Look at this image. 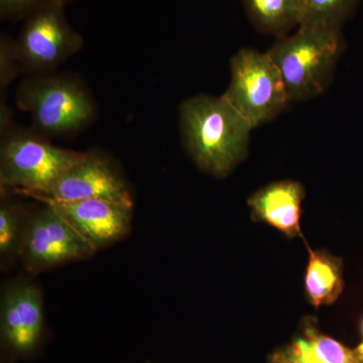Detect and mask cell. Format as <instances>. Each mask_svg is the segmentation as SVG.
I'll return each mask as SVG.
<instances>
[{
    "label": "cell",
    "mask_w": 363,
    "mask_h": 363,
    "mask_svg": "<svg viewBox=\"0 0 363 363\" xmlns=\"http://www.w3.org/2000/svg\"><path fill=\"white\" fill-rule=\"evenodd\" d=\"M179 114L184 145L201 171L224 178L247 157L252 126L223 95L189 98Z\"/></svg>",
    "instance_id": "1"
},
{
    "label": "cell",
    "mask_w": 363,
    "mask_h": 363,
    "mask_svg": "<svg viewBox=\"0 0 363 363\" xmlns=\"http://www.w3.org/2000/svg\"><path fill=\"white\" fill-rule=\"evenodd\" d=\"M342 50L341 32L301 26L292 35L277 38L267 54L278 69L291 104L325 92Z\"/></svg>",
    "instance_id": "2"
},
{
    "label": "cell",
    "mask_w": 363,
    "mask_h": 363,
    "mask_svg": "<svg viewBox=\"0 0 363 363\" xmlns=\"http://www.w3.org/2000/svg\"><path fill=\"white\" fill-rule=\"evenodd\" d=\"M84 154L55 147L37 131L11 124L1 133V196H30L44 192Z\"/></svg>",
    "instance_id": "3"
},
{
    "label": "cell",
    "mask_w": 363,
    "mask_h": 363,
    "mask_svg": "<svg viewBox=\"0 0 363 363\" xmlns=\"http://www.w3.org/2000/svg\"><path fill=\"white\" fill-rule=\"evenodd\" d=\"M16 104L42 135H67L89 125L96 113L90 93L69 76L35 75L18 86Z\"/></svg>",
    "instance_id": "4"
},
{
    "label": "cell",
    "mask_w": 363,
    "mask_h": 363,
    "mask_svg": "<svg viewBox=\"0 0 363 363\" xmlns=\"http://www.w3.org/2000/svg\"><path fill=\"white\" fill-rule=\"evenodd\" d=\"M230 71L223 97L252 128L272 121L290 104L278 69L267 52L240 50L230 60Z\"/></svg>",
    "instance_id": "5"
},
{
    "label": "cell",
    "mask_w": 363,
    "mask_h": 363,
    "mask_svg": "<svg viewBox=\"0 0 363 363\" xmlns=\"http://www.w3.org/2000/svg\"><path fill=\"white\" fill-rule=\"evenodd\" d=\"M44 207L28 215L18 259L28 272H39L90 259L97 252L56 208Z\"/></svg>",
    "instance_id": "6"
},
{
    "label": "cell",
    "mask_w": 363,
    "mask_h": 363,
    "mask_svg": "<svg viewBox=\"0 0 363 363\" xmlns=\"http://www.w3.org/2000/svg\"><path fill=\"white\" fill-rule=\"evenodd\" d=\"M16 44L23 72L45 75L80 51L84 39L54 1L26 18Z\"/></svg>",
    "instance_id": "7"
},
{
    "label": "cell",
    "mask_w": 363,
    "mask_h": 363,
    "mask_svg": "<svg viewBox=\"0 0 363 363\" xmlns=\"http://www.w3.org/2000/svg\"><path fill=\"white\" fill-rule=\"evenodd\" d=\"M45 333L42 290L30 279H13L2 291L0 300L2 347L13 357H32L42 347Z\"/></svg>",
    "instance_id": "8"
},
{
    "label": "cell",
    "mask_w": 363,
    "mask_h": 363,
    "mask_svg": "<svg viewBox=\"0 0 363 363\" xmlns=\"http://www.w3.org/2000/svg\"><path fill=\"white\" fill-rule=\"evenodd\" d=\"M26 197L47 198L59 202L102 199L133 207L130 185L116 162L94 150L85 152L80 161L67 169L44 192Z\"/></svg>",
    "instance_id": "9"
},
{
    "label": "cell",
    "mask_w": 363,
    "mask_h": 363,
    "mask_svg": "<svg viewBox=\"0 0 363 363\" xmlns=\"http://www.w3.org/2000/svg\"><path fill=\"white\" fill-rule=\"evenodd\" d=\"M35 200L56 208L95 250H104L124 240L131 230L133 207L102 199L59 202Z\"/></svg>",
    "instance_id": "10"
},
{
    "label": "cell",
    "mask_w": 363,
    "mask_h": 363,
    "mask_svg": "<svg viewBox=\"0 0 363 363\" xmlns=\"http://www.w3.org/2000/svg\"><path fill=\"white\" fill-rule=\"evenodd\" d=\"M305 188L300 182L281 180L269 184L247 200L252 220L274 227L286 238H303L301 230Z\"/></svg>",
    "instance_id": "11"
},
{
    "label": "cell",
    "mask_w": 363,
    "mask_h": 363,
    "mask_svg": "<svg viewBox=\"0 0 363 363\" xmlns=\"http://www.w3.org/2000/svg\"><path fill=\"white\" fill-rule=\"evenodd\" d=\"M269 363H363L355 350L319 328L316 318L306 316L290 342L274 350Z\"/></svg>",
    "instance_id": "12"
},
{
    "label": "cell",
    "mask_w": 363,
    "mask_h": 363,
    "mask_svg": "<svg viewBox=\"0 0 363 363\" xmlns=\"http://www.w3.org/2000/svg\"><path fill=\"white\" fill-rule=\"evenodd\" d=\"M309 252L304 278L305 297L319 309L338 300L344 289L343 260L326 250H312Z\"/></svg>",
    "instance_id": "13"
},
{
    "label": "cell",
    "mask_w": 363,
    "mask_h": 363,
    "mask_svg": "<svg viewBox=\"0 0 363 363\" xmlns=\"http://www.w3.org/2000/svg\"><path fill=\"white\" fill-rule=\"evenodd\" d=\"M242 4L252 26L277 38L288 35L304 20L305 0H242Z\"/></svg>",
    "instance_id": "14"
},
{
    "label": "cell",
    "mask_w": 363,
    "mask_h": 363,
    "mask_svg": "<svg viewBox=\"0 0 363 363\" xmlns=\"http://www.w3.org/2000/svg\"><path fill=\"white\" fill-rule=\"evenodd\" d=\"M28 215L18 203L2 196L0 204V259L6 266L18 257Z\"/></svg>",
    "instance_id": "15"
},
{
    "label": "cell",
    "mask_w": 363,
    "mask_h": 363,
    "mask_svg": "<svg viewBox=\"0 0 363 363\" xmlns=\"http://www.w3.org/2000/svg\"><path fill=\"white\" fill-rule=\"evenodd\" d=\"M362 0H305L302 25L341 32Z\"/></svg>",
    "instance_id": "16"
},
{
    "label": "cell",
    "mask_w": 363,
    "mask_h": 363,
    "mask_svg": "<svg viewBox=\"0 0 363 363\" xmlns=\"http://www.w3.org/2000/svg\"><path fill=\"white\" fill-rule=\"evenodd\" d=\"M23 72L16 40L1 33L0 37V91H6L9 84Z\"/></svg>",
    "instance_id": "17"
},
{
    "label": "cell",
    "mask_w": 363,
    "mask_h": 363,
    "mask_svg": "<svg viewBox=\"0 0 363 363\" xmlns=\"http://www.w3.org/2000/svg\"><path fill=\"white\" fill-rule=\"evenodd\" d=\"M55 0H0V18L6 21H25L26 18Z\"/></svg>",
    "instance_id": "18"
},
{
    "label": "cell",
    "mask_w": 363,
    "mask_h": 363,
    "mask_svg": "<svg viewBox=\"0 0 363 363\" xmlns=\"http://www.w3.org/2000/svg\"><path fill=\"white\" fill-rule=\"evenodd\" d=\"M355 351H357L358 357H359L360 359L363 362V341L362 343L358 344L357 347L355 348Z\"/></svg>",
    "instance_id": "19"
},
{
    "label": "cell",
    "mask_w": 363,
    "mask_h": 363,
    "mask_svg": "<svg viewBox=\"0 0 363 363\" xmlns=\"http://www.w3.org/2000/svg\"><path fill=\"white\" fill-rule=\"evenodd\" d=\"M55 1L58 2L59 4H61V6H65L67 4H69V2H71L72 0H55Z\"/></svg>",
    "instance_id": "20"
},
{
    "label": "cell",
    "mask_w": 363,
    "mask_h": 363,
    "mask_svg": "<svg viewBox=\"0 0 363 363\" xmlns=\"http://www.w3.org/2000/svg\"><path fill=\"white\" fill-rule=\"evenodd\" d=\"M359 331H360V334H362V337H363V318H362V321H360V324H359Z\"/></svg>",
    "instance_id": "21"
}]
</instances>
